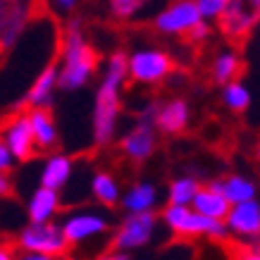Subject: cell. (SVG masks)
<instances>
[{
    "label": "cell",
    "mask_w": 260,
    "mask_h": 260,
    "mask_svg": "<svg viewBox=\"0 0 260 260\" xmlns=\"http://www.w3.org/2000/svg\"><path fill=\"white\" fill-rule=\"evenodd\" d=\"M198 22H203V19H201V12L193 0H177L165 12L155 17V26L165 34H186Z\"/></svg>",
    "instance_id": "cell-11"
},
{
    "label": "cell",
    "mask_w": 260,
    "mask_h": 260,
    "mask_svg": "<svg viewBox=\"0 0 260 260\" xmlns=\"http://www.w3.org/2000/svg\"><path fill=\"white\" fill-rule=\"evenodd\" d=\"M193 3L201 12V19H213V17H220V12L227 8L229 0H193Z\"/></svg>",
    "instance_id": "cell-26"
},
{
    "label": "cell",
    "mask_w": 260,
    "mask_h": 260,
    "mask_svg": "<svg viewBox=\"0 0 260 260\" xmlns=\"http://www.w3.org/2000/svg\"><path fill=\"white\" fill-rule=\"evenodd\" d=\"M191 208H193L198 215L208 217V220L224 222V217H227L232 205H229L227 201H224V196H220L215 189H210V186H201V189L196 191L193 201H191Z\"/></svg>",
    "instance_id": "cell-20"
},
{
    "label": "cell",
    "mask_w": 260,
    "mask_h": 260,
    "mask_svg": "<svg viewBox=\"0 0 260 260\" xmlns=\"http://www.w3.org/2000/svg\"><path fill=\"white\" fill-rule=\"evenodd\" d=\"M12 260H53V258H48V255H39V253H19V255H15Z\"/></svg>",
    "instance_id": "cell-34"
},
{
    "label": "cell",
    "mask_w": 260,
    "mask_h": 260,
    "mask_svg": "<svg viewBox=\"0 0 260 260\" xmlns=\"http://www.w3.org/2000/svg\"><path fill=\"white\" fill-rule=\"evenodd\" d=\"M158 229V217L155 213H132L119 222V227L112 234V251H139L148 246L155 237Z\"/></svg>",
    "instance_id": "cell-5"
},
{
    "label": "cell",
    "mask_w": 260,
    "mask_h": 260,
    "mask_svg": "<svg viewBox=\"0 0 260 260\" xmlns=\"http://www.w3.org/2000/svg\"><path fill=\"white\" fill-rule=\"evenodd\" d=\"M189 117L191 112L186 101L177 98V101H170L162 108H158V112H155V129L165 132V134H179V132L186 129Z\"/></svg>",
    "instance_id": "cell-19"
},
{
    "label": "cell",
    "mask_w": 260,
    "mask_h": 260,
    "mask_svg": "<svg viewBox=\"0 0 260 260\" xmlns=\"http://www.w3.org/2000/svg\"><path fill=\"white\" fill-rule=\"evenodd\" d=\"M174 70L172 57L162 50H139L126 60L129 77L139 84H158Z\"/></svg>",
    "instance_id": "cell-8"
},
{
    "label": "cell",
    "mask_w": 260,
    "mask_h": 260,
    "mask_svg": "<svg viewBox=\"0 0 260 260\" xmlns=\"http://www.w3.org/2000/svg\"><path fill=\"white\" fill-rule=\"evenodd\" d=\"M210 34V26L205 22H198L196 26H191L189 31H186V36H189L191 41H205V36Z\"/></svg>",
    "instance_id": "cell-29"
},
{
    "label": "cell",
    "mask_w": 260,
    "mask_h": 260,
    "mask_svg": "<svg viewBox=\"0 0 260 260\" xmlns=\"http://www.w3.org/2000/svg\"><path fill=\"white\" fill-rule=\"evenodd\" d=\"M29 126H31V136L36 143V150H50L57 146V126L53 119V112L48 108H31L26 112Z\"/></svg>",
    "instance_id": "cell-15"
},
{
    "label": "cell",
    "mask_w": 260,
    "mask_h": 260,
    "mask_svg": "<svg viewBox=\"0 0 260 260\" xmlns=\"http://www.w3.org/2000/svg\"><path fill=\"white\" fill-rule=\"evenodd\" d=\"M198 189H201L198 179H193V177H179V179H174L170 184L167 201H170V205H191Z\"/></svg>",
    "instance_id": "cell-23"
},
{
    "label": "cell",
    "mask_w": 260,
    "mask_h": 260,
    "mask_svg": "<svg viewBox=\"0 0 260 260\" xmlns=\"http://www.w3.org/2000/svg\"><path fill=\"white\" fill-rule=\"evenodd\" d=\"M55 260H81V258H74V255H62V258H55Z\"/></svg>",
    "instance_id": "cell-36"
},
{
    "label": "cell",
    "mask_w": 260,
    "mask_h": 260,
    "mask_svg": "<svg viewBox=\"0 0 260 260\" xmlns=\"http://www.w3.org/2000/svg\"><path fill=\"white\" fill-rule=\"evenodd\" d=\"M77 3H79V0H53V5H55L57 8V12H72V10L77 8Z\"/></svg>",
    "instance_id": "cell-31"
},
{
    "label": "cell",
    "mask_w": 260,
    "mask_h": 260,
    "mask_svg": "<svg viewBox=\"0 0 260 260\" xmlns=\"http://www.w3.org/2000/svg\"><path fill=\"white\" fill-rule=\"evenodd\" d=\"M36 0H0V55L10 53L26 31Z\"/></svg>",
    "instance_id": "cell-6"
},
{
    "label": "cell",
    "mask_w": 260,
    "mask_h": 260,
    "mask_svg": "<svg viewBox=\"0 0 260 260\" xmlns=\"http://www.w3.org/2000/svg\"><path fill=\"white\" fill-rule=\"evenodd\" d=\"M55 86H57V60H50V64L36 77L34 86L29 88V93L24 98V105H29V108H48L50 101H53Z\"/></svg>",
    "instance_id": "cell-18"
},
{
    "label": "cell",
    "mask_w": 260,
    "mask_h": 260,
    "mask_svg": "<svg viewBox=\"0 0 260 260\" xmlns=\"http://www.w3.org/2000/svg\"><path fill=\"white\" fill-rule=\"evenodd\" d=\"M162 222L165 227L172 232L174 237L181 239H224L227 237V227L220 220H208L203 215H198L191 205H167L162 210Z\"/></svg>",
    "instance_id": "cell-3"
},
{
    "label": "cell",
    "mask_w": 260,
    "mask_h": 260,
    "mask_svg": "<svg viewBox=\"0 0 260 260\" xmlns=\"http://www.w3.org/2000/svg\"><path fill=\"white\" fill-rule=\"evenodd\" d=\"M224 105L234 112H244L246 108L251 105L248 88H246L244 84H239V81H229L227 88H224Z\"/></svg>",
    "instance_id": "cell-25"
},
{
    "label": "cell",
    "mask_w": 260,
    "mask_h": 260,
    "mask_svg": "<svg viewBox=\"0 0 260 260\" xmlns=\"http://www.w3.org/2000/svg\"><path fill=\"white\" fill-rule=\"evenodd\" d=\"M72 158L67 155H50L46 160V165L41 170V186L43 189H53V191H60L62 186H67L72 179Z\"/></svg>",
    "instance_id": "cell-21"
},
{
    "label": "cell",
    "mask_w": 260,
    "mask_h": 260,
    "mask_svg": "<svg viewBox=\"0 0 260 260\" xmlns=\"http://www.w3.org/2000/svg\"><path fill=\"white\" fill-rule=\"evenodd\" d=\"M220 26L222 31L232 39H246L253 31L258 22V10L248 5V0H229L227 8L220 12Z\"/></svg>",
    "instance_id": "cell-10"
},
{
    "label": "cell",
    "mask_w": 260,
    "mask_h": 260,
    "mask_svg": "<svg viewBox=\"0 0 260 260\" xmlns=\"http://www.w3.org/2000/svg\"><path fill=\"white\" fill-rule=\"evenodd\" d=\"M141 5V0H110V8L115 12V17L119 19H126V17H132L139 10Z\"/></svg>",
    "instance_id": "cell-27"
},
{
    "label": "cell",
    "mask_w": 260,
    "mask_h": 260,
    "mask_svg": "<svg viewBox=\"0 0 260 260\" xmlns=\"http://www.w3.org/2000/svg\"><path fill=\"white\" fill-rule=\"evenodd\" d=\"M12 165H15V158H12V153L8 150V146L0 141V172H8L12 170Z\"/></svg>",
    "instance_id": "cell-28"
},
{
    "label": "cell",
    "mask_w": 260,
    "mask_h": 260,
    "mask_svg": "<svg viewBox=\"0 0 260 260\" xmlns=\"http://www.w3.org/2000/svg\"><path fill=\"white\" fill-rule=\"evenodd\" d=\"M12 191H15V184H12V179H10V174L0 172V198L12 196Z\"/></svg>",
    "instance_id": "cell-30"
},
{
    "label": "cell",
    "mask_w": 260,
    "mask_h": 260,
    "mask_svg": "<svg viewBox=\"0 0 260 260\" xmlns=\"http://www.w3.org/2000/svg\"><path fill=\"white\" fill-rule=\"evenodd\" d=\"M91 193L101 205L105 208H112V205L119 203L122 198V191H119V181L112 177L110 172H95L93 179H91Z\"/></svg>",
    "instance_id": "cell-22"
},
{
    "label": "cell",
    "mask_w": 260,
    "mask_h": 260,
    "mask_svg": "<svg viewBox=\"0 0 260 260\" xmlns=\"http://www.w3.org/2000/svg\"><path fill=\"white\" fill-rule=\"evenodd\" d=\"M126 77V55L115 53L108 60V72L95 93L93 108V141L95 146H108L117 134L119 119V86Z\"/></svg>",
    "instance_id": "cell-1"
},
{
    "label": "cell",
    "mask_w": 260,
    "mask_h": 260,
    "mask_svg": "<svg viewBox=\"0 0 260 260\" xmlns=\"http://www.w3.org/2000/svg\"><path fill=\"white\" fill-rule=\"evenodd\" d=\"M0 141L8 146V150L12 153V158L19 162H26L36 155V143L31 136V126H29V117L26 112H17L5 122Z\"/></svg>",
    "instance_id": "cell-9"
},
{
    "label": "cell",
    "mask_w": 260,
    "mask_h": 260,
    "mask_svg": "<svg viewBox=\"0 0 260 260\" xmlns=\"http://www.w3.org/2000/svg\"><path fill=\"white\" fill-rule=\"evenodd\" d=\"M227 232L244 239H255L260 234V203L258 201H246L229 208L224 217Z\"/></svg>",
    "instance_id": "cell-12"
},
{
    "label": "cell",
    "mask_w": 260,
    "mask_h": 260,
    "mask_svg": "<svg viewBox=\"0 0 260 260\" xmlns=\"http://www.w3.org/2000/svg\"><path fill=\"white\" fill-rule=\"evenodd\" d=\"M15 258V251L10 246H0V260H12Z\"/></svg>",
    "instance_id": "cell-35"
},
{
    "label": "cell",
    "mask_w": 260,
    "mask_h": 260,
    "mask_svg": "<svg viewBox=\"0 0 260 260\" xmlns=\"http://www.w3.org/2000/svg\"><path fill=\"white\" fill-rule=\"evenodd\" d=\"M60 229L70 246H81L95 237H103L110 229V217L98 210H77L64 217Z\"/></svg>",
    "instance_id": "cell-7"
},
{
    "label": "cell",
    "mask_w": 260,
    "mask_h": 260,
    "mask_svg": "<svg viewBox=\"0 0 260 260\" xmlns=\"http://www.w3.org/2000/svg\"><path fill=\"white\" fill-rule=\"evenodd\" d=\"M122 153L134 162H143L155 153V126L153 124H139L122 139Z\"/></svg>",
    "instance_id": "cell-13"
},
{
    "label": "cell",
    "mask_w": 260,
    "mask_h": 260,
    "mask_svg": "<svg viewBox=\"0 0 260 260\" xmlns=\"http://www.w3.org/2000/svg\"><path fill=\"white\" fill-rule=\"evenodd\" d=\"M95 67H98V50L84 39L79 22H72L64 31L62 70H57V86L62 91H77L91 79Z\"/></svg>",
    "instance_id": "cell-2"
},
{
    "label": "cell",
    "mask_w": 260,
    "mask_h": 260,
    "mask_svg": "<svg viewBox=\"0 0 260 260\" xmlns=\"http://www.w3.org/2000/svg\"><path fill=\"white\" fill-rule=\"evenodd\" d=\"M210 189H215L220 196H224L229 205L237 203H246V201H255V184H253L248 177L244 174H229V177H222V179H215L208 184Z\"/></svg>",
    "instance_id": "cell-14"
},
{
    "label": "cell",
    "mask_w": 260,
    "mask_h": 260,
    "mask_svg": "<svg viewBox=\"0 0 260 260\" xmlns=\"http://www.w3.org/2000/svg\"><path fill=\"white\" fill-rule=\"evenodd\" d=\"M119 201H122V208L126 210V215L153 213L155 205H158V189L150 181H136V184H132L126 189V193Z\"/></svg>",
    "instance_id": "cell-16"
},
{
    "label": "cell",
    "mask_w": 260,
    "mask_h": 260,
    "mask_svg": "<svg viewBox=\"0 0 260 260\" xmlns=\"http://www.w3.org/2000/svg\"><path fill=\"white\" fill-rule=\"evenodd\" d=\"M17 244H19L22 253H39V255H48L53 260L62 258L70 251V244L64 241L62 229L55 222H41V224L29 222L19 232Z\"/></svg>",
    "instance_id": "cell-4"
},
{
    "label": "cell",
    "mask_w": 260,
    "mask_h": 260,
    "mask_svg": "<svg viewBox=\"0 0 260 260\" xmlns=\"http://www.w3.org/2000/svg\"><path fill=\"white\" fill-rule=\"evenodd\" d=\"M95 260H129V255L122 251H108V253H103V255H98Z\"/></svg>",
    "instance_id": "cell-33"
},
{
    "label": "cell",
    "mask_w": 260,
    "mask_h": 260,
    "mask_svg": "<svg viewBox=\"0 0 260 260\" xmlns=\"http://www.w3.org/2000/svg\"><path fill=\"white\" fill-rule=\"evenodd\" d=\"M229 260H260V255H258V251H251V248H246V251H239V253H234Z\"/></svg>",
    "instance_id": "cell-32"
},
{
    "label": "cell",
    "mask_w": 260,
    "mask_h": 260,
    "mask_svg": "<svg viewBox=\"0 0 260 260\" xmlns=\"http://www.w3.org/2000/svg\"><path fill=\"white\" fill-rule=\"evenodd\" d=\"M60 213V193L53 189H39L31 193L29 203H26V215L34 224H41V222H53V217Z\"/></svg>",
    "instance_id": "cell-17"
},
{
    "label": "cell",
    "mask_w": 260,
    "mask_h": 260,
    "mask_svg": "<svg viewBox=\"0 0 260 260\" xmlns=\"http://www.w3.org/2000/svg\"><path fill=\"white\" fill-rule=\"evenodd\" d=\"M239 70H241V60H239L237 53H224L215 60L213 77L217 84H229L239 77Z\"/></svg>",
    "instance_id": "cell-24"
}]
</instances>
